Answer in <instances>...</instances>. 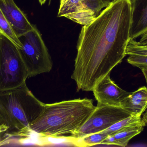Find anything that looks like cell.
Masks as SVG:
<instances>
[{
  "label": "cell",
  "mask_w": 147,
  "mask_h": 147,
  "mask_svg": "<svg viewBox=\"0 0 147 147\" xmlns=\"http://www.w3.org/2000/svg\"><path fill=\"white\" fill-rule=\"evenodd\" d=\"M110 75H107L98 82L92 91L97 104L121 107L122 102L130 92L116 84Z\"/></svg>",
  "instance_id": "obj_7"
},
{
  "label": "cell",
  "mask_w": 147,
  "mask_h": 147,
  "mask_svg": "<svg viewBox=\"0 0 147 147\" xmlns=\"http://www.w3.org/2000/svg\"><path fill=\"white\" fill-rule=\"evenodd\" d=\"M131 19V2L116 0L82 27L71 75L78 91H92L121 63L130 39Z\"/></svg>",
  "instance_id": "obj_1"
},
{
  "label": "cell",
  "mask_w": 147,
  "mask_h": 147,
  "mask_svg": "<svg viewBox=\"0 0 147 147\" xmlns=\"http://www.w3.org/2000/svg\"><path fill=\"white\" fill-rule=\"evenodd\" d=\"M142 71L143 72L145 78H146V81L147 83V67H143L140 68Z\"/></svg>",
  "instance_id": "obj_21"
},
{
  "label": "cell",
  "mask_w": 147,
  "mask_h": 147,
  "mask_svg": "<svg viewBox=\"0 0 147 147\" xmlns=\"http://www.w3.org/2000/svg\"><path fill=\"white\" fill-rule=\"evenodd\" d=\"M147 32V0H134L132 3L130 39H136Z\"/></svg>",
  "instance_id": "obj_9"
},
{
  "label": "cell",
  "mask_w": 147,
  "mask_h": 147,
  "mask_svg": "<svg viewBox=\"0 0 147 147\" xmlns=\"http://www.w3.org/2000/svg\"><path fill=\"white\" fill-rule=\"evenodd\" d=\"M126 55H141L147 56V46L141 45L136 39H130L127 46Z\"/></svg>",
  "instance_id": "obj_16"
},
{
  "label": "cell",
  "mask_w": 147,
  "mask_h": 147,
  "mask_svg": "<svg viewBox=\"0 0 147 147\" xmlns=\"http://www.w3.org/2000/svg\"><path fill=\"white\" fill-rule=\"evenodd\" d=\"M116 1V0H112V2L114 1ZM129 1L131 2V3H133V2L134 1V0H129Z\"/></svg>",
  "instance_id": "obj_23"
},
{
  "label": "cell",
  "mask_w": 147,
  "mask_h": 147,
  "mask_svg": "<svg viewBox=\"0 0 147 147\" xmlns=\"http://www.w3.org/2000/svg\"><path fill=\"white\" fill-rule=\"evenodd\" d=\"M146 126L142 120L140 122L126 127L114 134L108 136L101 145L124 147L127 146L129 141L140 133Z\"/></svg>",
  "instance_id": "obj_11"
},
{
  "label": "cell",
  "mask_w": 147,
  "mask_h": 147,
  "mask_svg": "<svg viewBox=\"0 0 147 147\" xmlns=\"http://www.w3.org/2000/svg\"><path fill=\"white\" fill-rule=\"evenodd\" d=\"M128 63L133 66L139 67H147L146 55H130L127 59Z\"/></svg>",
  "instance_id": "obj_17"
},
{
  "label": "cell",
  "mask_w": 147,
  "mask_h": 147,
  "mask_svg": "<svg viewBox=\"0 0 147 147\" xmlns=\"http://www.w3.org/2000/svg\"><path fill=\"white\" fill-rule=\"evenodd\" d=\"M0 8L18 38L34 28L13 0H0Z\"/></svg>",
  "instance_id": "obj_8"
},
{
  "label": "cell",
  "mask_w": 147,
  "mask_h": 147,
  "mask_svg": "<svg viewBox=\"0 0 147 147\" xmlns=\"http://www.w3.org/2000/svg\"><path fill=\"white\" fill-rule=\"evenodd\" d=\"M22 47L19 49L27 70L28 78L51 71L53 63L48 49L38 28L19 38Z\"/></svg>",
  "instance_id": "obj_5"
},
{
  "label": "cell",
  "mask_w": 147,
  "mask_h": 147,
  "mask_svg": "<svg viewBox=\"0 0 147 147\" xmlns=\"http://www.w3.org/2000/svg\"><path fill=\"white\" fill-rule=\"evenodd\" d=\"M121 107L131 115L141 117L147 108V88L143 86L130 92L121 104Z\"/></svg>",
  "instance_id": "obj_10"
},
{
  "label": "cell",
  "mask_w": 147,
  "mask_h": 147,
  "mask_svg": "<svg viewBox=\"0 0 147 147\" xmlns=\"http://www.w3.org/2000/svg\"><path fill=\"white\" fill-rule=\"evenodd\" d=\"M85 0H61L58 17H65L72 20L83 9Z\"/></svg>",
  "instance_id": "obj_13"
},
{
  "label": "cell",
  "mask_w": 147,
  "mask_h": 147,
  "mask_svg": "<svg viewBox=\"0 0 147 147\" xmlns=\"http://www.w3.org/2000/svg\"><path fill=\"white\" fill-rule=\"evenodd\" d=\"M0 35L10 40L19 49L22 47L21 42L9 24L4 14L0 8Z\"/></svg>",
  "instance_id": "obj_14"
},
{
  "label": "cell",
  "mask_w": 147,
  "mask_h": 147,
  "mask_svg": "<svg viewBox=\"0 0 147 147\" xmlns=\"http://www.w3.org/2000/svg\"><path fill=\"white\" fill-rule=\"evenodd\" d=\"M92 99H72L45 104L29 132L43 137L68 138L85 122L95 109Z\"/></svg>",
  "instance_id": "obj_2"
},
{
  "label": "cell",
  "mask_w": 147,
  "mask_h": 147,
  "mask_svg": "<svg viewBox=\"0 0 147 147\" xmlns=\"http://www.w3.org/2000/svg\"><path fill=\"white\" fill-rule=\"evenodd\" d=\"M142 119L144 123H146V126L147 125V108L146 111L143 113V116Z\"/></svg>",
  "instance_id": "obj_20"
},
{
  "label": "cell",
  "mask_w": 147,
  "mask_h": 147,
  "mask_svg": "<svg viewBox=\"0 0 147 147\" xmlns=\"http://www.w3.org/2000/svg\"><path fill=\"white\" fill-rule=\"evenodd\" d=\"M111 2L112 0H85L82 11L72 21L83 26L87 25Z\"/></svg>",
  "instance_id": "obj_12"
},
{
  "label": "cell",
  "mask_w": 147,
  "mask_h": 147,
  "mask_svg": "<svg viewBox=\"0 0 147 147\" xmlns=\"http://www.w3.org/2000/svg\"><path fill=\"white\" fill-rule=\"evenodd\" d=\"M108 136L107 134L102 131L72 141L74 145L76 146L90 147L101 145V143Z\"/></svg>",
  "instance_id": "obj_15"
},
{
  "label": "cell",
  "mask_w": 147,
  "mask_h": 147,
  "mask_svg": "<svg viewBox=\"0 0 147 147\" xmlns=\"http://www.w3.org/2000/svg\"><path fill=\"white\" fill-rule=\"evenodd\" d=\"M130 116L121 107L97 104L85 122L69 138L75 140L102 132Z\"/></svg>",
  "instance_id": "obj_6"
},
{
  "label": "cell",
  "mask_w": 147,
  "mask_h": 147,
  "mask_svg": "<svg viewBox=\"0 0 147 147\" xmlns=\"http://www.w3.org/2000/svg\"><path fill=\"white\" fill-rule=\"evenodd\" d=\"M8 129V127L5 125H0V143L3 140V136Z\"/></svg>",
  "instance_id": "obj_18"
},
{
  "label": "cell",
  "mask_w": 147,
  "mask_h": 147,
  "mask_svg": "<svg viewBox=\"0 0 147 147\" xmlns=\"http://www.w3.org/2000/svg\"><path fill=\"white\" fill-rule=\"evenodd\" d=\"M139 42L141 45L147 46V32L141 36V39Z\"/></svg>",
  "instance_id": "obj_19"
},
{
  "label": "cell",
  "mask_w": 147,
  "mask_h": 147,
  "mask_svg": "<svg viewBox=\"0 0 147 147\" xmlns=\"http://www.w3.org/2000/svg\"><path fill=\"white\" fill-rule=\"evenodd\" d=\"M44 103L25 83L17 88L0 92V125L8 127L4 136L29 130L41 113Z\"/></svg>",
  "instance_id": "obj_3"
},
{
  "label": "cell",
  "mask_w": 147,
  "mask_h": 147,
  "mask_svg": "<svg viewBox=\"0 0 147 147\" xmlns=\"http://www.w3.org/2000/svg\"><path fill=\"white\" fill-rule=\"evenodd\" d=\"M38 1L40 3V5H42L45 3L46 1L47 0H38Z\"/></svg>",
  "instance_id": "obj_22"
},
{
  "label": "cell",
  "mask_w": 147,
  "mask_h": 147,
  "mask_svg": "<svg viewBox=\"0 0 147 147\" xmlns=\"http://www.w3.org/2000/svg\"><path fill=\"white\" fill-rule=\"evenodd\" d=\"M27 78V70L19 48L0 35V92L21 86Z\"/></svg>",
  "instance_id": "obj_4"
}]
</instances>
